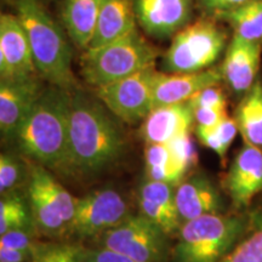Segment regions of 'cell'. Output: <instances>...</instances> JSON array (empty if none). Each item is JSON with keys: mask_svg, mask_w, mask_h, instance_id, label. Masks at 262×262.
<instances>
[{"mask_svg": "<svg viewBox=\"0 0 262 262\" xmlns=\"http://www.w3.org/2000/svg\"><path fill=\"white\" fill-rule=\"evenodd\" d=\"M248 226V214H209L183 222L171 249L172 262H220L233 250Z\"/></svg>", "mask_w": 262, "mask_h": 262, "instance_id": "cell-4", "label": "cell"}, {"mask_svg": "<svg viewBox=\"0 0 262 262\" xmlns=\"http://www.w3.org/2000/svg\"><path fill=\"white\" fill-rule=\"evenodd\" d=\"M15 9L27 33L39 77L49 85L70 91L78 89L68 34H64L39 0H15Z\"/></svg>", "mask_w": 262, "mask_h": 262, "instance_id": "cell-3", "label": "cell"}, {"mask_svg": "<svg viewBox=\"0 0 262 262\" xmlns=\"http://www.w3.org/2000/svg\"><path fill=\"white\" fill-rule=\"evenodd\" d=\"M159 55L160 51L137 27L122 38L83 51L80 74L95 89L155 67Z\"/></svg>", "mask_w": 262, "mask_h": 262, "instance_id": "cell-5", "label": "cell"}, {"mask_svg": "<svg viewBox=\"0 0 262 262\" xmlns=\"http://www.w3.org/2000/svg\"><path fill=\"white\" fill-rule=\"evenodd\" d=\"M189 104L192 108L206 107V108H219V110H227V97L221 89L220 85L209 86L195 94Z\"/></svg>", "mask_w": 262, "mask_h": 262, "instance_id": "cell-30", "label": "cell"}, {"mask_svg": "<svg viewBox=\"0 0 262 262\" xmlns=\"http://www.w3.org/2000/svg\"><path fill=\"white\" fill-rule=\"evenodd\" d=\"M228 45V33L212 17L191 22L172 37L163 56L165 73H194L209 70Z\"/></svg>", "mask_w": 262, "mask_h": 262, "instance_id": "cell-6", "label": "cell"}, {"mask_svg": "<svg viewBox=\"0 0 262 262\" xmlns=\"http://www.w3.org/2000/svg\"><path fill=\"white\" fill-rule=\"evenodd\" d=\"M247 231L220 262H262V194L247 210Z\"/></svg>", "mask_w": 262, "mask_h": 262, "instance_id": "cell-23", "label": "cell"}, {"mask_svg": "<svg viewBox=\"0 0 262 262\" xmlns=\"http://www.w3.org/2000/svg\"><path fill=\"white\" fill-rule=\"evenodd\" d=\"M175 199L181 225L201 216L225 211V203L220 191L203 173L183 180L176 187Z\"/></svg>", "mask_w": 262, "mask_h": 262, "instance_id": "cell-17", "label": "cell"}, {"mask_svg": "<svg viewBox=\"0 0 262 262\" xmlns=\"http://www.w3.org/2000/svg\"><path fill=\"white\" fill-rule=\"evenodd\" d=\"M160 72L155 67L113 83L95 88V97L120 120L135 124L153 110L156 81Z\"/></svg>", "mask_w": 262, "mask_h": 262, "instance_id": "cell-8", "label": "cell"}, {"mask_svg": "<svg viewBox=\"0 0 262 262\" xmlns=\"http://www.w3.org/2000/svg\"><path fill=\"white\" fill-rule=\"evenodd\" d=\"M233 119L244 142L262 149V78L258 77L234 110Z\"/></svg>", "mask_w": 262, "mask_h": 262, "instance_id": "cell-21", "label": "cell"}, {"mask_svg": "<svg viewBox=\"0 0 262 262\" xmlns=\"http://www.w3.org/2000/svg\"><path fill=\"white\" fill-rule=\"evenodd\" d=\"M45 86L40 77L0 79V133L3 140H15Z\"/></svg>", "mask_w": 262, "mask_h": 262, "instance_id": "cell-13", "label": "cell"}, {"mask_svg": "<svg viewBox=\"0 0 262 262\" xmlns=\"http://www.w3.org/2000/svg\"><path fill=\"white\" fill-rule=\"evenodd\" d=\"M24 165L16 157L3 153L0 156V193L6 195L19 185L24 178Z\"/></svg>", "mask_w": 262, "mask_h": 262, "instance_id": "cell-27", "label": "cell"}, {"mask_svg": "<svg viewBox=\"0 0 262 262\" xmlns=\"http://www.w3.org/2000/svg\"><path fill=\"white\" fill-rule=\"evenodd\" d=\"M33 226L28 201L18 194H6L0 202V235Z\"/></svg>", "mask_w": 262, "mask_h": 262, "instance_id": "cell-26", "label": "cell"}, {"mask_svg": "<svg viewBox=\"0 0 262 262\" xmlns=\"http://www.w3.org/2000/svg\"><path fill=\"white\" fill-rule=\"evenodd\" d=\"M198 0H135L137 25L149 37H173L191 24Z\"/></svg>", "mask_w": 262, "mask_h": 262, "instance_id": "cell-14", "label": "cell"}, {"mask_svg": "<svg viewBox=\"0 0 262 262\" xmlns=\"http://www.w3.org/2000/svg\"><path fill=\"white\" fill-rule=\"evenodd\" d=\"M195 124L189 102L153 108L143 119L140 134L147 143H169L180 136L191 134Z\"/></svg>", "mask_w": 262, "mask_h": 262, "instance_id": "cell-18", "label": "cell"}, {"mask_svg": "<svg viewBox=\"0 0 262 262\" xmlns=\"http://www.w3.org/2000/svg\"><path fill=\"white\" fill-rule=\"evenodd\" d=\"M27 185L28 205L39 233L51 238L70 233L78 198L38 163L29 164Z\"/></svg>", "mask_w": 262, "mask_h": 262, "instance_id": "cell-7", "label": "cell"}, {"mask_svg": "<svg viewBox=\"0 0 262 262\" xmlns=\"http://www.w3.org/2000/svg\"><path fill=\"white\" fill-rule=\"evenodd\" d=\"M39 77L24 26L14 14L0 16V79Z\"/></svg>", "mask_w": 262, "mask_h": 262, "instance_id": "cell-12", "label": "cell"}, {"mask_svg": "<svg viewBox=\"0 0 262 262\" xmlns=\"http://www.w3.org/2000/svg\"><path fill=\"white\" fill-rule=\"evenodd\" d=\"M193 112H194L195 125L201 126H214L229 117L227 110H219V108L198 107L193 108Z\"/></svg>", "mask_w": 262, "mask_h": 262, "instance_id": "cell-33", "label": "cell"}, {"mask_svg": "<svg viewBox=\"0 0 262 262\" xmlns=\"http://www.w3.org/2000/svg\"><path fill=\"white\" fill-rule=\"evenodd\" d=\"M80 250L73 245L45 244L33 262H79Z\"/></svg>", "mask_w": 262, "mask_h": 262, "instance_id": "cell-29", "label": "cell"}, {"mask_svg": "<svg viewBox=\"0 0 262 262\" xmlns=\"http://www.w3.org/2000/svg\"><path fill=\"white\" fill-rule=\"evenodd\" d=\"M222 80L220 67L194 73H165L160 72L155 86L153 108L189 102L199 91L219 85Z\"/></svg>", "mask_w": 262, "mask_h": 262, "instance_id": "cell-16", "label": "cell"}, {"mask_svg": "<svg viewBox=\"0 0 262 262\" xmlns=\"http://www.w3.org/2000/svg\"><path fill=\"white\" fill-rule=\"evenodd\" d=\"M79 262H136L133 258L104 248L81 249Z\"/></svg>", "mask_w": 262, "mask_h": 262, "instance_id": "cell-31", "label": "cell"}, {"mask_svg": "<svg viewBox=\"0 0 262 262\" xmlns=\"http://www.w3.org/2000/svg\"><path fill=\"white\" fill-rule=\"evenodd\" d=\"M103 0H64L62 19L68 38L85 51L91 45Z\"/></svg>", "mask_w": 262, "mask_h": 262, "instance_id": "cell-19", "label": "cell"}, {"mask_svg": "<svg viewBox=\"0 0 262 262\" xmlns=\"http://www.w3.org/2000/svg\"><path fill=\"white\" fill-rule=\"evenodd\" d=\"M147 180L166 182L178 187L189 171L168 143H147L145 149Z\"/></svg>", "mask_w": 262, "mask_h": 262, "instance_id": "cell-22", "label": "cell"}, {"mask_svg": "<svg viewBox=\"0 0 262 262\" xmlns=\"http://www.w3.org/2000/svg\"><path fill=\"white\" fill-rule=\"evenodd\" d=\"M238 126L233 118L227 117L214 126L195 125V135L206 148L214 150L225 164L226 155L237 136Z\"/></svg>", "mask_w": 262, "mask_h": 262, "instance_id": "cell-25", "label": "cell"}, {"mask_svg": "<svg viewBox=\"0 0 262 262\" xmlns=\"http://www.w3.org/2000/svg\"><path fill=\"white\" fill-rule=\"evenodd\" d=\"M234 211H245L262 194V149L244 142L222 179Z\"/></svg>", "mask_w": 262, "mask_h": 262, "instance_id": "cell-11", "label": "cell"}, {"mask_svg": "<svg viewBox=\"0 0 262 262\" xmlns=\"http://www.w3.org/2000/svg\"><path fill=\"white\" fill-rule=\"evenodd\" d=\"M135 0H103L91 47L122 38L137 28Z\"/></svg>", "mask_w": 262, "mask_h": 262, "instance_id": "cell-20", "label": "cell"}, {"mask_svg": "<svg viewBox=\"0 0 262 262\" xmlns=\"http://www.w3.org/2000/svg\"><path fill=\"white\" fill-rule=\"evenodd\" d=\"M37 233L38 229L35 226L8 232V233L0 235V248L15 249V250H28L38 253L45 244H40L35 242L34 238Z\"/></svg>", "mask_w": 262, "mask_h": 262, "instance_id": "cell-28", "label": "cell"}, {"mask_svg": "<svg viewBox=\"0 0 262 262\" xmlns=\"http://www.w3.org/2000/svg\"><path fill=\"white\" fill-rule=\"evenodd\" d=\"M71 97L70 90L45 86L16 134L21 152L47 169L70 171Z\"/></svg>", "mask_w": 262, "mask_h": 262, "instance_id": "cell-2", "label": "cell"}, {"mask_svg": "<svg viewBox=\"0 0 262 262\" xmlns=\"http://www.w3.org/2000/svg\"><path fill=\"white\" fill-rule=\"evenodd\" d=\"M251 0H198L203 11L208 15V17H217L219 15L233 10L238 6L245 4Z\"/></svg>", "mask_w": 262, "mask_h": 262, "instance_id": "cell-32", "label": "cell"}, {"mask_svg": "<svg viewBox=\"0 0 262 262\" xmlns=\"http://www.w3.org/2000/svg\"><path fill=\"white\" fill-rule=\"evenodd\" d=\"M38 254L39 251L35 253V251L0 248V262H33Z\"/></svg>", "mask_w": 262, "mask_h": 262, "instance_id": "cell-34", "label": "cell"}, {"mask_svg": "<svg viewBox=\"0 0 262 262\" xmlns=\"http://www.w3.org/2000/svg\"><path fill=\"white\" fill-rule=\"evenodd\" d=\"M215 19L227 24L234 35L262 44V0H251Z\"/></svg>", "mask_w": 262, "mask_h": 262, "instance_id": "cell-24", "label": "cell"}, {"mask_svg": "<svg viewBox=\"0 0 262 262\" xmlns=\"http://www.w3.org/2000/svg\"><path fill=\"white\" fill-rule=\"evenodd\" d=\"M97 98L72 91L70 112V171L94 173L120 158L125 140L120 127Z\"/></svg>", "mask_w": 262, "mask_h": 262, "instance_id": "cell-1", "label": "cell"}, {"mask_svg": "<svg viewBox=\"0 0 262 262\" xmlns=\"http://www.w3.org/2000/svg\"><path fill=\"white\" fill-rule=\"evenodd\" d=\"M168 237L143 215H130L123 224L101 237V248L116 251L136 262H166Z\"/></svg>", "mask_w": 262, "mask_h": 262, "instance_id": "cell-9", "label": "cell"}, {"mask_svg": "<svg viewBox=\"0 0 262 262\" xmlns=\"http://www.w3.org/2000/svg\"><path fill=\"white\" fill-rule=\"evenodd\" d=\"M126 202L117 191L98 189L78 198L71 233L81 238L103 234L129 217Z\"/></svg>", "mask_w": 262, "mask_h": 262, "instance_id": "cell-10", "label": "cell"}, {"mask_svg": "<svg viewBox=\"0 0 262 262\" xmlns=\"http://www.w3.org/2000/svg\"><path fill=\"white\" fill-rule=\"evenodd\" d=\"M261 57V42L232 35L220 67L222 80L232 93L242 97L253 88L260 77Z\"/></svg>", "mask_w": 262, "mask_h": 262, "instance_id": "cell-15", "label": "cell"}]
</instances>
